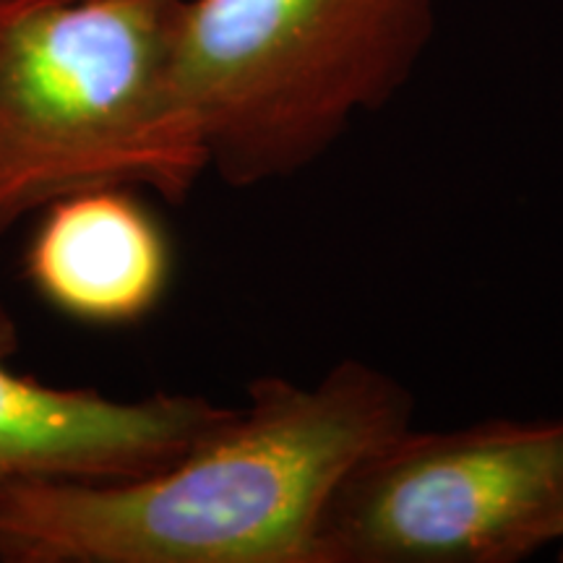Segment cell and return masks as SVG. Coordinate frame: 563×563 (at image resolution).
Returning a JSON list of instances; mask_svg holds the SVG:
<instances>
[{
    "label": "cell",
    "instance_id": "obj_1",
    "mask_svg": "<svg viewBox=\"0 0 563 563\" xmlns=\"http://www.w3.org/2000/svg\"><path fill=\"white\" fill-rule=\"evenodd\" d=\"M410 418V391L361 361L316 384L258 378L245 407L170 467L0 488V561L321 563L334 485Z\"/></svg>",
    "mask_w": 563,
    "mask_h": 563
},
{
    "label": "cell",
    "instance_id": "obj_2",
    "mask_svg": "<svg viewBox=\"0 0 563 563\" xmlns=\"http://www.w3.org/2000/svg\"><path fill=\"white\" fill-rule=\"evenodd\" d=\"M183 0H0V235L97 188L186 201L207 152L173 87Z\"/></svg>",
    "mask_w": 563,
    "mask_h": 563
},
{
    "label": "cell",
    "instance_id": "obj_3",
    "mask_svg": "<svg viewBox=\"0 0 563 563\" xmlns=\"http://www.w3.org/2000/svg\"><path fill=\"white\" fill-rule=\"evenodd\" d=\"M433 0H183L173 87L232 188L319 162L405 87Z\"/></svg>",
    "mask_w": 563,
    "mask_h": 563
},
{
    "label": "cell",
    "instance_id": "obj_4",
    "mask_svg": "<svg viewBox=\"0 0 563 563\" xmlns=\"http://www.w3.org/2000/svg\"><path fill=\"white\" fill-rule=\"evenodd\" d=\"M563 543V418L410 426L323 506L321 563H517Z\"/></svg>",
    "mask_w": 563,
    "mask_h": 563
},
{
    "label": "cell",
    "instance_id": "obj_5",
    "mask_svg": "<svg viewBox=\"0 0 563 563\" xmlns=\"http://www.w3.org/2000/svg\"><path fill=\"white\" fill-rule=\"evenodd\" d=\"M21 336L0 302V488L24 481L118 483L170 467L235 407L188 394L110 399L11 368Z\"/></svg>",
    "mask_w": 563,
    "mask_h": 563
},
{
    "label": "cell",
    "instance_id": "obj_6",
    "mask_svg": "<svg viewBox=\"0 0 563 563\" xmlns=\"http://www.w3.org/2000/svg\"><path fill=\"white\" fill-rule=\"evenodd\" d=\"M170 243L131 188H97L47 207L26 274L70 319L102 327L150 316L170 282Z\"/></svg>",
    "mask_w": 563,
    "mask_h": 563
},
{
    "label": "cell",
    "instance_id": "obj_7",
    "mask_svg": "<svg viewBox=\"0 0 563 563\" xmlns=\"http://www.w3.org/2000/svg\"><path fill=\"white\" fill-rule=\"evenodd\" d=\"M559 559H561V561H563V548H561V555H559Z\"/></svg>",
    "mask_w": 563,
    "mask_h": 563
}]
</instances>
